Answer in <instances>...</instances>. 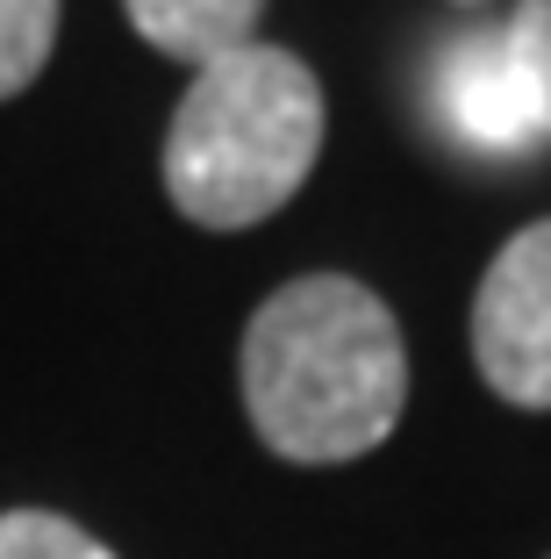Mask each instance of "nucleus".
Segmentation results:
<instances>
[{"mask_svg":"<svg viewBox=\"0 0 551 559\" xmlns=\"http://www.w3.org/2000/svg\"><path fill=\"white\" fill-rule=\"evenodd\" d=\"M243 409L265 452L294 466L366 460L408 409V352L394 309L344 273L287 280L243 330Z\"/></svg>","mask_w":551,"mask_h":559,"instance_id":"obj_1","label":"nucleus"},{"mask_svg":"<svg viewBox=\"0 0 551 559\" xmlns=\"http://www.w3.org/2000/svg\"><path fill=\"white\" fill-rule=\"evenodd\" d=\"M323 158V86L279 44H243L194 72L165 130V194L201 230L279 215Z\"/></svg>","mask_w":551,"mask_h":559,"instance_id":"obj_2","label":"nucleus"},{"mask_svg":"<svg viewBox=\"0 0 551 559\" xmlns=\"http://www.w3.org/2000/svg\"><path fill=\"white\" fill-rule=\"evenodd\" d=\"M430 122L466 158H530L551 144L537 80L508 29H466L430 58Z\"/></svg>","mask_w":551,"mask_h":559,"instance_id":"obj_3","label":"nucleus"},{"mask_svg":"<svg viewBox=\"0 0 551 559\" xmlns=\"http://www.w3.org/2000/svg\"><path fill=\"white\" fill-rule=\"evenodd\" d=\"M480 380L516 409H551V215L516 230L472 295Z\"/></svg>","mask_w":551,"mask_h":559,"instance_id":"obj_4","label":"nucleus"},{"mask_svg":"<svg viewBox=\"0 0 551 559\" xmlns=\"http://www.w3.org/2000/svg\"><path fill=\"white\" fill-rule=\"evenodd\" d=\"M151 50L179 58V66H215L229 50L259 44V15L265 0H122Z\"/></svg>","mask_w":551,"mask_h":559,"instance_id":"obj_5","label":"nucleus"},{"mask_svg":"<svg viewBox=\"0 0 551 559\" xmlns=\"http://www.w3.org/2000/svg\"><path fill=\"white\" fill-rule=\"evenodd\" d=\"M58 44V0H0V100H15Z\"/></svg>","mask_w":551,"mask_h":559,"instance_id":"obj_6","label":"nucleus"},{"mask_svg":"<svg viewBox=\"0 0 551 559\" xmlns=\"http://www.w3.org/2000/svg\"><path fill=\"white\" fill-rule=\"evenodd\" d=\"M0 559H115L94 531L50 510H8L0 516Z\"/></svg>","mask_w":551,"mask_h":559,"instance_id":"obj_7","label":"nucleus"},{"mask_svg":"<svg viewBox=\"0 0 551 559\" xmlns=\"http://www.w3.org/2000/svg\"><path fill=\"white\" fill-rule=\"evenodd\" d=\"M508 36H516L523 66H530V80H537V100H544V130H551V0H516Z\"/></svg>","mask_w":551,"mask_h":559,"instance_id":"obj_8","label":"nucleus"},{"mask_svg":"<svg viewBox=\"0 0 551 559\" xmlns=\"http://www.w3.org/2000/svg\"><path fill=\"white\" fill-rule=\"evenodd\" d=\"M458 8H480V0H458Z\"/></svg>","mask_w":551,"mask_h":559,"instance_id":"obj_9","label":"nucleus"}]
</instances>
